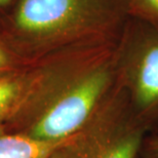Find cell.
Returning <instances> with one entry per match:
<instances>
[{"instance_id":"cell-1","label":"cell","mask_w":158,"mask_h":158,"mask_svg":"<svg viewBox=\"0 0 158 158\" xmlns=\"http://www.w3.org/2000/svg\"><path fill=\"white\" fill-rule=\"evenodd\" d=\"M126 15L124 0H22L17 25L46 42L88 38L110 44L122 33Z\"/></svg>"},{"instance_id":"cell-2","label":"cell","mask_w":158,"mask_h":158,"mask_svg":"<svg viewBox=\"0 0 158 158\" xmlns=\"http://www.w3.org/2000/svg\"><path fill=\"white\" fill-rule=\"evenodd\" d=\"M112 81L109 62H99L58 89L28 135L48 142H65L87 121Z\"/></svg>"},{"instance_id":"cell-3","label":"cell","mask_w":158,"mask_h":158,"mask_svg":"<svg viewBox=\"0 0 158 158\" xmlns=\"http://www.w3.org/2000/svg\"><path fill=\"white\" fill-rule=\"evenodd\" d=\"M134 96L141 107L158 103V30L138 48L131 70Z\"/></svg>"},{"instance_id":"cell-4","label":"cell","mask_w":158,"mask_h":158,"mask_svg":"<svg viewBox=\"0 0 158 158\" xmlns=\"http://www.w3.org/2000/svg\"><path fill=\"white\" fill-rule=\"evenodd\" d=\"M65 142H48L28 134L0 135V158H50Z\"/></svg>"},{"instance_id":"cell-5","label":"cell","mask_w":158,"mask_h":158,"mask_svg":"<svg viewBox=\"0 0 158 158\" xmlns=\"http://www.w3.org/2000/svg\"><path fill=\"white\" fill-rule=\"evenodd\" d=\"M140 143V135L129 134L123 135L102 152H98L94 158H135Z\"/></svg>"},{"instance_id":"cell-6","label":"cell","mask_w":158,"mask_h":158,"mask_svg":"<svg viewBox=\"0 0 158 158\" xmlns=\"http://www.w3.org/2000/svg\"><path fill=\"white\" fill-rule=\"evenodd\" d=\"M126 11L158 30V0H124Z\"/></svg>"},{"instance_id":"cell-7","label":"cell","mask_w":158,"mask_h":158,"mask_svg":"<svg viewBox=\"0 0 158 158\" xmlns=\"http://www.w3.org/2000/svg\"><path fill=\"white\" fill-rule=\"evenodd\" d=\"M22 94L21 82L14 78H0V118L15 106Z\"/></svg>"},{"instance_id":"cell-8","label":"cell","mask_w":158,"mask_h":158,"mask_svg":"<svg viewBox=\"0 0 158 158\" xmlns=\"http://www.w3.org/2000/svg\"><path fill=\"white\" fill-rule=\"evenodd\" d=\"M8 64V58L7 55L0 48V70L3 68H5Z\"/></svg>"},{"instance_id":"cell-9","label":"cell","mask_w":158,"mask_h":158,"mask_svg":"<svg viewBox=\"0 0 158 158\" xmlns=\"http://www.w3.org/2000/svg\"><path fill=\"white\" fill-rule=\"evenodd\" d=\"M154 156H155V158H158V142L154 147Z\"/></svg>"},{"instance_id":"cell-10","label":"cell","mask_w":158,"mask_h":158,"mask_svg":"<svg viewBox=\"0 0 158 158\" xmlns=\"http://www.w3.org/2000/svg\"><path fill=\"white\" fill-rule=\"evenodd\" d=\"M10 0H0V5H3V4H6V3H8Z\"/></svg>"},{"instance_id":"cell-11","label":"cell","mask_w":158,"mask_h":158,"mask_svg":"<svg viewBox=\"0 0 158 158\" xmlns=\"http://www.w3.org/2000/svg\"><path fill=\"white\" fill-rule=\"evenodd\" d=\"M3 134V132H1V128H0V135H2Z\"/></svg>"}]
</instances>
